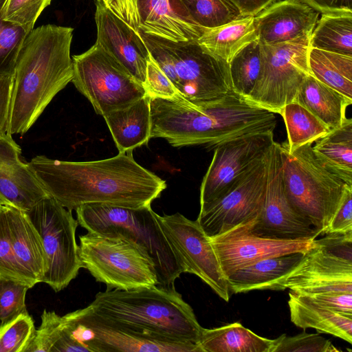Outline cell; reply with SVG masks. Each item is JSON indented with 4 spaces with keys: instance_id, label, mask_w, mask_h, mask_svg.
Masks as SVG:
<instances>
[{
    "instance_id": "17",
    "label": "cell",
    "mask_w": 352,
    "mask_h": 352,
    "mask_svg": "<svg viewBox=\"0 0 352 352\" xmlns=\"http://www.w3.org/2000/svg\"><path fill=\"white\" fill-rule=\"evenodd\" d=\"M252 230L258 236L288 240H314L320 235L292 205L282 175L280 144L274 142L267 153V177L263 208Z\"/></svg>"
},
{
    "instance_id": "36",
    "label": "cell",
    "mask_w": 352,
    "mask_h": 352,
    "mask_svg": "<svg viewBox=\"0 0 352 352\" xmlns=\"http://www.w3.org/2000/svg\"><path fill=\"white\" fill-rule=\"evenodd\" d=\"M6 0H0V74L14 75L16 59L30 30L3 19Z\"/></svg>"
},
{
    "instance_id": "21",
    "label": "cell",
    "mask_w": 352,
    "mask_h": 352,
    "mask_svg": "<svg viewBox=\"0 0 352 352\" xmlns=\"http://www.w3.org/2000/svg\"><path fill=\"white\" fill-rule=\"evenodd\" d=\"M141 30L173 42L197 41L207 28L196 23L181 0H136Z\"/></svg>"
},
{
    "instance_id": "9",
    "label": "cell",
    "mask_w": 352,
    "mask_h": 352,
    "mask_svg": "<svg viewBox=\"0 0 352 352\" xmlns=\"http://www.w3.org/2000/svg\"><path fill=\"white\" fill-rule=\"evenodd\" d=\"M311 34L260 47V71L245 99L274 113L293 102L307 76L310 75L308 56Z\"/></svg>"
},
{
    "instance_id": "12",
    "label": "cell",
    "mask_w": 352,
    "mask_h": 352,
    "mask_svg": "<svg viewBox=\"0 0 352 352\" xmlns=\"http://www.w3.org/2000/svg\"><path fill=\"white\" fill-rule=\"evenodd\" d=\"M25 212L38 232L47 256V270L41 283L60 292L82 268L76 239L78 221L71 210L51 196Z\"/></svg>"
},
{
    "instance_id": "33",
    "label": "cell",
    "mask_w": 352,
    "mask_h": 352,
    "mask_svg": "<svg viewBox=\"0 0 352 352\" xmlns=\"http://www.w3.org/2000/svg\"><path fill=\"white\" fill-rule=\"evenodd\" d=\"M279 114L285 124L289 151L312 144L330 131L320 120L295 101L284 106Z\"/></svg>"
},
{
    "instance_id": "27",
    "label": "cell",
    "mask_w": 352,
    "mask_h": 352,
    "mask_svg": "<svg viewBox=\"0 0 352 352\" xmlns=\"http://www.w3.org/2000/svg\"><path fill=\"white\" fill-rule=\"evenodd\" d=\"M294 101L320 120L329 130L343 124L346 119V109L352 104V99L311 74L300 85Z\"/></svg>"
},
{
    "instance_id": "13",
    "label": "cell",
    "mask_w": 352,
    "mask_h": 352,
    "mask_svg": "<svg viewBox=\"0 0 352 352\" xmlns=\"http://www.w3.org/2000/svg\"><path fill=\"white\" fill-rule=\"evenodd\" d=\"M285 287L298 294L352 293V234L315 239L287 277Z\"/></svg>"
},
{
    "instance_id": "5",
    "label": "cell",
    "mask_w": 352,
    "mask_h": 352,
    "mask_svg": "<svg viewBox=\"0 0 352 352\" xmlns=\"http://www.w3.org/2000/svg\"><path fill=\"white\" fill-rule=\"evenodd\" d=\"M76 212L78 225L87 232L124 238L136 245L153 263L158 285L173 286L184 273L151 206L86 204Z\"/></svg>"
},
{
    "instance_id": "22",
    "label": "cell",
    "mask_w": 352,
    "mask_h": 352,
    "mask_svg": "<svg viewBox=\"0 0 352 352\" xmlns=\"http://www.w3.org/2000/svg\"><path fill=\"white\" fill-rule=\"evenodd\" d=\"M319 13L297 0L275 1L254 16L261 44L288 41L312 33Z\"/></svg>"
},
{
    "instance_id": "31",
    "label": "cell",
    "mask_w": 352,
    "mask_h": 352,
    "mask_svg": "<svg viewBox=\"0 0 352 352\" xmlns=\"http://www.w3.org/2000/svg\"><path fill=\"white\" fill-rule=\"evenodd\" d=\"M310 74L352 99V56L310 47Z\"/></svg>"
},
{
    "instance_id": "40",
    "label": "cell",
    "mask_w": 352,
    "mask_h": 352,
    "mask_svg": "<svg viewBox=\"0 0 352 352\" xmlns=\"http://www.w3.org/2000/svg\"><path fill=\"white\" fill-rule=\"evenodd\" d=\"M30 287L17 281L0 278V321L6 322L28 311L25 296Z\"/></svg>"
},
{
    "instance_id": "24",
    "label": "cell",
    "mask_w": 352,
    "mask_h": 352,
    "mask_svg": "<svg viewBox=\"0 0 352 352\" xmlns=\"http://www.w3.org/2000/svg\"><path fill=\"white\" fill-rule=\"evenodd\" d=\"M303 253L267 258L232 272L226 276L230 293L285 290L286 280L302 260Z\"/></svg>"
},
{
    "instance_id": "47",
    "label": "cell",
    "mask_w": 352,
    "mask_h": 352,
    "mask_svg": "<svg viewBox=\"0 0 352 352\" xmlns=\"http://www.w3.org/2000/svg\"><path fill=\"white\" fill-rule=\"evenodd\" d=\"M318 13L352 12V0H297Z\"/></svg>"
},
{
    "instance_id": "48",
    "label": "cell",
    "mask_w": 352,
    "mask_h": 352,
    "mask_svg": "<svg viewBox=\"0 0 352 352\" xmlns=\"http://www.w3.org/2000/svg\"><path fill=\"white\" fill-rule=\"evenodd\" d=\"M234 4L242 16H256L276 0H229Z\"/></svg>"
},
{
    "instance_id": "39",
    "label": "cell",
    "mask_w": 352,
    "mask_h": 352,
    "mask_svg": "<svg viewBox=\"0 0 352 352\" xmlns=\"http://www.w3.org/2000/svg\"><path fill=\"white\" fill-rule=\"evenodd\" d=\"M52 0H6L2 9L3 19L31 31L36 21Z\"/></svg>"
},
{
    "instance_id": "38",
    "label": "cell",
    "mask_w": 352,
    "mask_h": 352,
    "mask_svg": "<svg viewBox=\"0 0 352 352\" xmlns=\"http://www.w3.org/2000/svg\"><path fill=\"white\" fill-rule=\"evenodd\" d=\"M272 352H338L332 342L319 334L302 333L293 336L283 334L273 340Z\"/></svg>"
},
{
    "instance_id": "50",
    "label": "cell",
    "mask_w": 352,
    "mask_h": 352,
    "mask_svg": "<svg viewBox=\"0 0 352 352\" xmlns=\"http://www.w3.org/2000/svg\"><path fill=\"white\" fill-rule=\"evenodd\" d=\"M102 1H106V0H102Z\"/></svg>"
},
{
    "instance_id": "3",
    "label": "cell",
    "mask_w": 352,
    "mask_h": 352,
    "mask_svg": "<svg viewBox=\"0 0 352 352\" xmlns=\"http://www.w3.org/2000/svg\"><path fill=\"white\" fill-rule=\"evenodd\" d=\"M74 29L52 24L32 29L17 56L7 133L24 134L73 78Z\"/></svg>"
},
{
    "instance_id": "41",
    "label": "cell",
    "mask_w": 352,
    "mask_h": 352,
    "mask_svg": "<svg viewBox=\"0 0 352 352\" xmlns=\"http://www.w3.org/2000/svg\"><path fill=\"white\" fill-rule=\"evenodd\" d=\"M0 278L17 281L29 286L20 271L14 255L10 240L7 211L4 204H2L0 208Z\"/></svg>"
},
{
    "instance_id": "4",
    "label": "cell",
    "mask_w": 352,
    "mask_h": 352,
    "mask_svg": "<svg viewBox=\"0 0 352 352\" xmlns=\"http://www.w3.org/2000/svg\"><path fill=\"white\" fill-rule=\"evenodd\" d=\"M88 306L135 331L174 341L198 344L203 329L173 286L107 289L98 293Z\"/></svg>"
},
{
    "instance_id": "30",
    "label": "cell",
    "mask_w": 352,
    "mask_h": 352,
    "mask_svg": "<svg viewBox=\"0 0 352 352\" xmlns=\"http://www.w3.org/2000/svg\"><path fill=\"white\" fill-rule=\"evenodd\" d=\"M198 344L204 352H272L274 340L234 322L214 329L203 328Z\"/></svg>"
},
{
    "instance_id": "7",
    "label": "cell",
    "mask_w": 352,
    "mask_h": 352,
    "mask_svg": "<svg viewBox=\"0 0 352 352\" xmlns=\"http://www.w3.org/2000/svg\"><path fill=\"white\" fill-rule=\"evenodd\" d=\"M282 175L287 196L296 211L324 235L347 185L316 160L311 144L289 151L280 144Z\"/></svg>"
},
{
    "instance_id": "16",
    "label": "cell",
    "mask_w": 352,
    "mask_h": 352,
    "mask_svg": "<svg viewBox=\"0 0 352 352\" xmlns=\"http://www.w3.org/2000/svg\"><path fill=\"white\" fill-rule=\"evenodd\" d=\"M267 153L226 194L200 205L196 221L208 236H215L259 216L265 199Z\"/></svg>"
},
{
    "instance_id": "15",
    "label": "cell",
    "mask_w": 352,
    "mask_h": 352,
    "mask_svg": "<svg viewBox=\"0 0 352 352\" xmlns=\"http://www.w3.org/2000/svg\"><path fill=\"white\" fill-rule=\"evenodd\" d=\"M157 221L184 273L198 276L221 298L228 302L230 292L210 239L196 221L177 212L157 215Z\"/></svg>"
},
{
    "instance_id": "35",
    "label": "cell",
    "mask_w": 352,
    "mask_h": 352,
    "mask_svg": "<svg viewBox=\"0 0 352 352\" xmlns=\"http://www.w3.org/2000/svg\"><path fill=\"white\" fill-rule=\"evenodd\" d=\"M193 21L204 28H212L242 16L229 0H181Z\"/></svg>"
},
{
    "instance_id": "32",
    "label": "cell",
    "mask_w": 352,
    "mask_h": 352,
    "mask_svg": "<svg viewBox=\"0 0 352 352\" xmlns=\"http://www.w3.org/2000/svg\"><path fill=\"white\" fill-rule=\"evenodd\" d=\"M310 46L352 56V12L322 14L311 33Z\"/></svg>"
},
{
    "instance_id": "26",
    "label": "cell",
    "mask_w": 352,
    "mask_h": 352,
    "mask_svg": "<svg viewBox=\"0 0 352 352\" xmlns=\"http://www.w3.org/2000/svg\"><path fill=\"white\" fill-rule=\"evenodd\" d=\"M288 306L291 321L296 327L313 328L352 344V315L324 307L292 291Z\"/></svg>"
},
{
    "instance_id": "19",
    "label": "cell",
    "mask_w": 352,
    "mask_h": 352,
    "mask_svg": "<svg viewBox=\"0 0 352 352\" xmlns=\"http://www.w3.org/2000/svg\"><path fill=\"white\" fill-rule=\"evenodd\" d=\"M257 217L210 238L226 277L262 259L305 252L314 243V239L288 240L258 236L252 230Z\"/></svg>"
},
{
    "instance_id": "25",
    "label": "cell",
    "mask_w": 352,
    "mask_h": 352,
    "mask_svg": "<svg viewBox=\"0 0 352 352\" xmlns=\"http://www.w3.org/2000/svg\"><path fill=\"white\" fill-rule=\"evenodd\" d=\"M150 101L146 94L128 107L103 116L118 153L133 152L151 138Z\"/></svg>"
},
{
    "instance_id": "34",
    "label": "cell",
    "mask_w": 352,
    "mask_h": 352,
    "mask_svg": "<svg viewBox=\"0 0 352 352\" xmlns=\"http://www.w3.org/2000/svg\"><path fill=\"white\" fill-rule=\"evenodd\" d=\"M260 47L257 38L239 52L229 63L232 91L244 98L252 91L259 74Z\"/></svg>"
},
{
    "instance_id": "37",
    "label": "cell",
    "mask_w": 352,
    "mask_h": 352,
    "mask_svg": "<svg viewBox=\"0 0 352 352\" xmlns=\"http://www.w3.org/2000/svg\"><path fill=\"white\" fill-rule=\"evenodd\" d=\"M36 331L28 311L0 324V352H25Z\"/></svg>"
},
{
    "instance_id": "6",
    "label": "cell",
    "mask_w": 352,
    "mask_h": 352,
    "mask_svg": "<svg viewBox=\"0 0 352 352\" xmlns=\"http://www.w3.org/2000/svg\"><path fill=\"white\" fill-rule=\"evenodd\" d=\"M141 35L151 58L186 100L199 104L234 92L229 63L204 50L197 41L173 42L142 30Z\"/></svg>"
},
{
    "instance_id": "11",
    "label": "cell",
    "mask_w": 352,
    "mask_h": 352,
    "mask_svg": "<svg viewBox=\"0 0 352 352\" xmlns=\"http://www.w3.org/2000/svg\"><path fill=\"white\" fill-rule=\"evenodd\" d=\"M72 63V82L100 116L128 107L146 94L129 71L96 43L73 56Z\"/></svg>"
},
{
    "instance_id": "43",
    "label": "cell",
    "mask_w": 352,
    "mask_h": 352,
    "mask_svg": "<svg viewBox=\"0 0 352 352\" xmlns=\"http://www.w3.org/2000/svg\"><path fill=\"white\" fill-rule=\"evenodd\" d=\"M143 87L146 94L151 98L171 99L181 96L170 80L151 57L147 64Z\"/></svg>"
},
{
    "instance_id": "46",
    "label": "cell",
    "mask_w": 352,
    "mask_h": 352,
    "mask_svg": "<svg viewBox=\"0 0 352 352\" xmlns=\"http://www.w3.org/2000/svg\"><path fill=\"white\" fill-rule=\"evenodd\" d=\"M14 75L0 74V135L7 133Z\"/></svg>"
},
{
    "instance_id": "8",
    "label": "cell",
    "mask_w": 352,
    "mask_h": 352,
    "mask_svg": "<svg viewBox=\"0 0 352 352\" xmlns=\"http://www.w3.org/2000/svg\"><path fill=\"white\" fill-rule=\"evenodd\" d=\"M82 268L107 290H129L158 285L151 261L130 241L87 232L79 237Z\"/></svg>"
},
{
    "instance_id": "2",
    "label": "cell",
    "mask_w": 352,
    "mask_h": 352,
    "mask_svg": "<svg viewBox=\"0 0 352 352\" xmlns=\"http://www.w3.org/2000/svg\"><path fill=\"white\" fill-rule=\"evenodd\" d=\"M151 138L174 147L205 145L209 149L241 136L274 132L275 113L249 102L234 92L194 104L182 96L151 98Z\"/></svg>"
},
{
    "instance_id": "18",
    "label": "cell",
    "mask_w": 352,
    "mask_h": 352,
    "mask_svg": "<svg viewBox=\"0 0 352 352\" xmlns=\"http://www.w3.org/2000/svg\"><path fill=\"white\" fill-rule=\"evenodd\" d=\"M275 142L274 132L241 136L214 148L200 187V205L226 194L257 163Z\"/></svg>"
},
{
    "instance_id": "45",
    "label": "cell",
    "mask_w": 352,
    "mask_h": 352,
    "mask_svg": "<svg viewBox=\"0 0 352 352\" xmlns=\"http://www.w3.org/2000/svg\"><path fill=\"white\" fill-rule=\"evenodd\" d=\"M298 295L330 309L352 315V293L325 292Z\"/></svg>"
},
{
    "instance_id": "20",
    "label": "cell",
    "mask_w": 352,
    "mask_h": 352,
    "mask_svg": "<svg viewBox=\"0 0 352 352\" xmlns=\"http://www.w3.org/2000/svg\"><path fill=\"white\" fill-rule=\"evenodd\" d=\"M21 154L11 135H0V201L27 211L50 195Z\"/></svg>"
},
{
    "instance_id": "49",
    "label": "cell",
    "mask_w": 352,
    "mask_h": 352,
    "mask_svg": "<svg viewBox=\"0 0 352 352\" xmlns=\"http://www.w3.org/2000/svg\"><path fill=\"white\" fill-rule=\"evenodd\" d=\"M1 206H2V204H1V202L0 201V208H1Z\"/></svg>"
},
{
    "instance_id": "28",
    "label": "cell",
    "mask_w": 352,
    "mask_h": 352,
    "mask_svg": "<svg viewBox=\"0 0 352 352\" xmlns=\"http://www.w3.org/2000/svg\"><path fill=\"white\" fill-rule=\"evenodd\" d=\"M258 38L254 16H243L207 28L197 41L206 52L228 63L243 48Z\"/></svg>"
},
{
    "instance_id": "14",
    "label": "cell",
    "mask_w": 352,
    "mask_h": 352,
    "mask_svg": "<svg viewBox=\"0 0 352 352\" xmlns=\"http://www.w3.org/2000/svg\"><path fill=\"white\" fill-rule=\"evenodd\" d=\"M96 43L143 86L151 57L141 35L136 0H96Z\"/></svg>"
},
{
    "instance_id": "29",
    "label": "cell",
    "mask_w": 352,
    "mask_h": 352,
    "mask_svg": "<svg viewBox=\"0 0 352 352\" xmlns=\"http://www.w3.org/2000/svg\"><path fill=\"white\" fill-rule=\"evenodd\" d=\"M312 146L316 160L327 170L352 186V120L346 118Z\"/></svg>"
},
{
    "instance_id": "44",
    "label": "cell",
    "mask_w": 352,
    "mask_h": 352,
    "mask_svg": "<svg viewBox=\"0 0 352 352\" xmlns=\"http://www.w3.org/2000/svg\"><path fill=\"white\" fill-rule=\"evenodd\" d=\"M352 234V186H347L342 201L324 234Z\"/></svg>"
},
{
    "instance_id": "1",
    "label": "cell",
    "mask_w": 352,
    "mask_h": 352,
    "mask_svg": "<svg viewBox=\"0 0 352 352\" xmlns=\"http://www.w3.org/2000/svg\"><path fill=\"white\" fill-rule=\"evenodd\" d=\"M28 165L47 194L71 211L86 204L148 206L166 188L164 179L136 162L132 152L88 162L37 155Z\"/></svg>"
},
{
    "instance_id": "10",
    "label": "cell",
    "mask_w": 352,
    "mask_h": 352,
    "mask_svg": "<svg viewBox=\"0 0 352 352\" xmlns=\"http://www.w3.org/2000/svg\"><path fill=\"white\" fill-rule=\"evenodd\" d=\"M61 327L88 352H204L197 343L135 331L98 314L89 306L61 316Z\"/></svg>"
},
{
    "instance_id": "23",
    "label": "cell",
    "mask_w": 352,
    "mask_h": 352,
    "mask_svg": "<svg viewBox=\"0 0 352 352\" xmlns=\"http://www.w3.org/2000/svg\"><path fill=\"white\" fill-rule=\"evenodd\" d=\"M5 206L14 257L21 274L32 288L41 283L47 270L43 241L25 211L10 205Z\"/></svg>"
},
{
    "instance_id": "42",
    "label": "cell",
    "mask_w": 352,
    "mask_h": 352,
    "mask_svg": "<svg viewBox=\"0 0 352 352\" xmlns=\"http://www.w3.org/2000/svg\"><path fill=\"white\" fill-rule=\"evenodd\" d=\"M41 323L25 352H52L60 336L61 316L54 311L45 309Z\"/></svg>"
}]
</instances>
